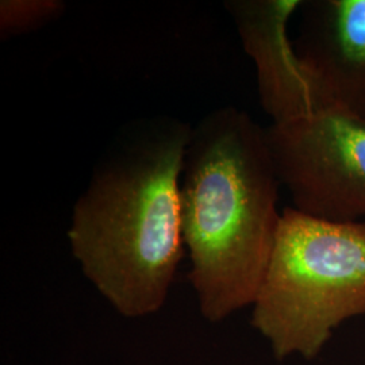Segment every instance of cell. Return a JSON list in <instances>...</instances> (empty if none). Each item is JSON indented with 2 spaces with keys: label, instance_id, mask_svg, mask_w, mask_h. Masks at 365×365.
I'll return each instance as SVG.
<instances>
[{
  "label": "cell",
  "instance_id": "cell-1",
  "mask_svg": "<svg viewBox=\"0 0 365 365\" xmlns=\"http://www.w3.org/2000/svg\"><path fill=\"white\" fill-rule=\"evenodd\" d=\"M192 126L161 117L137 125L92 172L68 241L81 272L126 318L165 304L184 253L180 182Z\"/></svg>",
  "mask_w": 365,
  "mask_h": 365
},
{
  "label": "cell",
  "instance_id": "cell-2",
  "mask_svg": "<svg viewBox=\"0 0 365 365\" xmlns=\"http://www.w3.org/2000/svg\"><path fill=\"white\" fill-rule=\"evenodd\" d=\"M280 185L265 129L248 113L226 106L192 126L180 182L182 237L207 322L256 299L282 218Z\"/></svg>",
  "mask_w": 365,
  "mask_h": 365
},
{
  "label": "cell",
  "instance_id": "cell-3",
  "mask_svg": "<svg viewBox=\"0 0 365 365\" xmlns=\"http://www.w3.org/2000/svg\"><path fill=\"white\" fill-rule=\"evenodd\" d=\"M365 314V222L282 211L274 250L252 304V325L279 360H310L344 321Z\"/></svg>",
  "mask_w": 365,
  "mask_h": 365
},
{
  "label": "cell",
  "instance_id": "cell-4",
  "mask_svg": "<svg viewBox=\"0 0 365 365\" xmlns=\"http://www.w3.org/2000/svg\"><path fill=\"white\" fill-rule=\"evenodd\" d=\"M265 138L294 209L336 223L365 218V120L327 108L272 123Z\"/></svg>",
  "mask_w": 365,
  "mask_h": 365
},
{
  "label": "cell",
  "instance_id": "cell-5",
  "mask_svg": "<svg viewBox=\"0 0 365 365\" xmlns=\"http://www.w3.org/2000/svg\"><path fill=\"white\" fill-rule=\"evenodd\" d=\"M300 0H230L242 48L253 60L262 110L272 123H287L333 108L319 83L288 37Z\"/></svg>",
  "mask_w": 365,
  "mask_h": 365
},
{
  "label": "cell",
  "instance_id": "cell-6",
  "mask_svg": "<svg viewBox=\"0 0 365 365\" xmlns=\"http://www.w3.org/2000/svg\"><path fill=\"white\" fill-rule=\"evenodd\" d=\"M300 9V58L333 108L365 120V0H312Z\"/></svg>",
  "mask_w": 365,
  "mask_h": 365
},
{
  "label": "cell",
  "instance_id": "cell-7",
  "mask_svg": "<svg viewBox=\"0 0 365 365\" xmlns=\"http://www.w3.org/2000/svg\"><path fill=\"white\" fill-rule=\"evenodd\" d=\"M63 0H1L0 36L9 38L46 26L66 11Z\"/></svg>",
  "mask_w": 365,
  "mask_h": 365
}]
</instances>
